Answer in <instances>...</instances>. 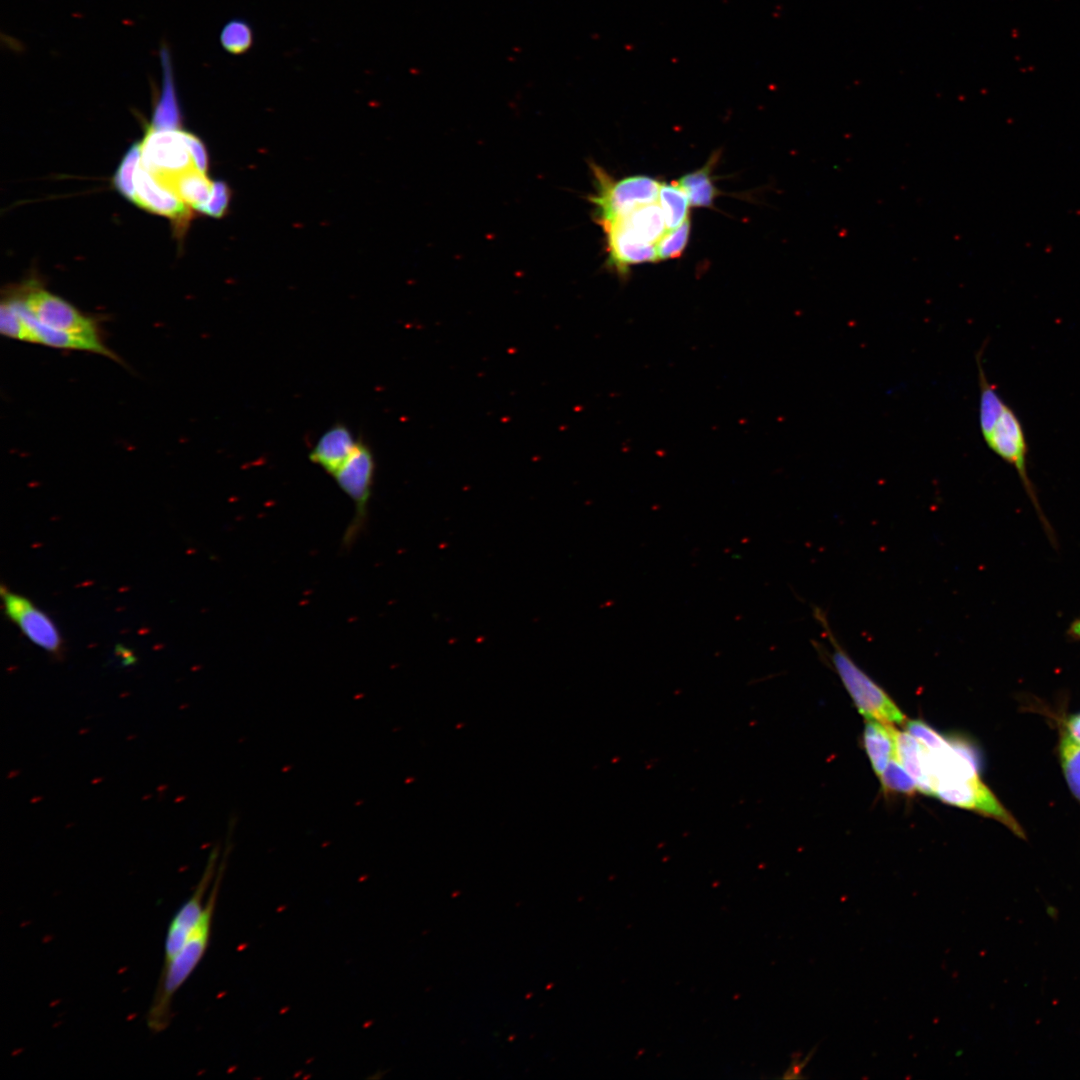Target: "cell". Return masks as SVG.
<instances>
[{"instance_id": "obj_10", "label": "cell", "mask_w": 1080, "mask_h": 1080, "mask_svg": "<svg viewBox=\"0 0 1080 1080\" xmlns=\"http://www.w3.org/2000/svg\"><path fill=\"white\" fill-rule=\"evenodd\" d=\"M141 145V164L154 178L195 167L182 131L149 127Z\"/></svg>"}, {"instance_id": "obj_30", "label": "cell", "mask_w": 1080, "mask_h": 1080, "mask_svg": "<svg viewBox=\"0 0 1080 1080\" xmlns=\"http://www.w3.org/2000/svg\"><path fill=\"white\" fill-rule=\"evenodd\" d=\"M1062 721L1068 732L1080 742V712L1064 716Z\"/></svg>"}, {"instance_id": "obj_14", "label": "cell", "mask_w": 1080, "mask_h": 1080, "mask_svg": "<svg viewBox=\"0 0 1080 1080\" xmlns=\"http://www.w3.org/2000/svg\"><path fill=\"white\" fill-rule=\"evenodd\" d=\"M159 59L162 71V85L154 107L150 127L155 129H177L180 123V110L174 82L171 52L165 42L161 43Z\"/></svg>"}, {"instance_id": "obj_24", "label": "cell", "mask_w": 1080, "mask_h": 1080, "mask_svg": "<svg viewBox=\"0 0 1080 1080\" xmlns=\"http://www.w3.org/2000/svg\"><path fill=\"white\" fill-rule=\"evenodd\" d=\"M880 780L883 789L887 792L912 795L918 790L915 780L905 770L896 757H893L889 761L887 767L880 776Z\"/></svg>"}, {"instance_id": "obj_22", "label": "cell", "mask_w": 1080, "mask_h": 1080, "mask_svg": "<svg viewBox=\"0 0 1080 1080\" xmlns=\"http://www.w3.org/2000/svg\"><path fill=\"white\" fill-rule=\"evenodd\" d=\"M219 41L222 48L233 55L245 53L253 43L250 25L241 19H232L224 24Z\"/></svg>"}, {"instance_id": "obj_25", "label": "cell", "mask_w": 1080, "mask_h": 1080, "mask_svg": "<svg viewBox=\"0 0 1080 1080\" xmlns=\"http://www.w3.org/2000/svg\"><path fill=\"white\" fill-rule=\"evenodd\" d=\"M689 234V220H686L676 229L667 230L655 245L658 260H666L680 256L687 245Z\"/></svg>"}, {"instance_id": "obj_3", "label": "cell", "mask_w": 1080, "mask_h": 1080, "mask_svg": "<svg viewBox=\"0 0 1080 1080\" xmlns=\"http://www.w3.org/2000/svg\"><path fill=\"white\" fill-rule=\"evenodd\" d=\"M814 617L830 645L829 658L859 712L866 719L892 725L905 723L906 717L895 702L852 660L838 642L824 612L816 607Z\"/></svg>"}, {"instance_id": "obj_13", "label": "cell", "mask_w": 1080, "mask_h": 1080, "mask_svg": "<svg viewBox=\"0 0 1080 1080\" xmlns=\"http://www.w3.org/2000/svg\"><path fill=\"white\" fill-rule=\"evenodd\" d=\"M357 442L346 424L334 423L320 436L309 459L333 475L354 451Z\"/></svg>"}, {"instance_id": "obj_6", "label": "cell", "mask_w": 1080, "mask_h": 1080, "mask_svg": "<svg viewBox=\"0 0 1080 1080\" xmlns=\"http://www.w3.org/2000/svg\"><path fill=\"white\" fill-rule=\"evenodd\" d=\"M935 796L952 806L971 810L997 820L1017 837L1026 838L1025 831L1020 823L981 780L980 776L962 780L938 781L935 785Z\"/></svg>"}, {"instance_id": "obj_1", "label": "cell", "mask_w": 1080, "mask_h": 1080, "mask_svg": "<svg viewBox=\"0 0 1080 1080\" xmlns=\"http://www.w3.org/2000/svg\"><path fill=\"white\" fill-rule=\"evenodd\" d=\"M983 351L976 356L979 384V427L988 448L1013 466L1025 488L1027 495L1040 512L1042 522L1048 526L1028 476V443L1026 434L1016 412L999 394L995 385L987 378L982 361Z\"/></svg>"}, {"instance_id": "obj_28", "label": "cell", "mask_w": 1080, "mask_h": 1080, "mask_svg": "<svg viewBox=\"0 0 1080 1080\" xmlns=\"http://www.w3.org/2000/svg\"><path fill=\"white\" fill-rule=\"evenodd\" d=\"M228 203V191L223 183H214L213 190L209 200L199 209V211L208 214L210 216H221Z\"/></svg>"}, {"instance_id": "obj_12", "label": "cell", "mask_w": 1080, "mask_h": 1080, "mask_svg": "<svg viewBox=\"0 0 1080 1080\" xmlns=\"http://www.w3.org/2000/svg\"><path fill=\"white\" fill-rule=\"evenodd\" d=\"M607 241L608 264L619 274L630 265L658 260L656 246L645 243L616 224L602 226Z\"/></svg>"}, {"instance_id": "obj_21", "label": "cell", "mask_w": 1080, "mask_h": 1080, "mask_svg": "<svg viewBox=\"0 0 1080 1080\" xmlns=\"http://www.w3.org/2000/svg\"><path fill=\"white\" fill-rule=\"evenodd\" d=\"M667 230H673L688 220L689 200L678 184H661L658 195Z\"/></svg>"}, {"instance_id": "obj_31", "label": "cell", "mask_w": 1080, "mask_h": 1080, "mask_svg": "<svg viewBox=\"0 0 1080 1080\" xmlns=\"http://www.w3.org/2000/svg\"><path fill=\"white\" fill-rule=\"evenodd\" d=\"M1069 632L1075 639L1080 640V619L1071 625Z\"/></svg>"}, {"instance_id": "obj_29", "label": "cell", "mask_w": 1080, "mask_h": 1080, "mask_svg": "<svg viewBox=\"0 0 1080 1080\" xmlns=\"http://www.w3.org/2000/svg\"><path fill=\"white\" fill-rule=\"evenodd\" d=\"M182 134L195 167L205 173L208 159L204 145L196 136L184 131Z\"/></svg>"}, {"instance_id": "obj_2", "label": "cell", "mask_w": 1080, "mask_h": 1080, "mask_svg": "<svg viewBox=\"0 0 1080 1080\" xmlns=\"http://www.w3.org/2000/svg\"><path fill=\"white\" fill-rule=\"evenodd\" d=\"M229 850V847H228ZM222 857L213 884L209 890L205 910L190 937L176 955L163 963L159 981L146 1015V1023L152 1033L165 1031L172 1020V1002L202 960L211 936L214 910L226 867L227 852Z\"/></svg>"}, {"instance_id": "obj_8", "label": "cell", "mask_w": 1080, "mask_h": 1080, "mask_svg": "<svg viewBox=\"0 0 1080 1080\" xmlns=\"http://www.w3.org/2000/svg\"><path fill=\"white\" fill-rule=\"evenodd\" d=\"M0 595L6 616L28 640L51 655H61V633L46 612L32 600L10 590L4 584L1 585Z\"/></svg>"}, {"instance_id": "obj_11", "label": "cell", "mask_w": 1080, "mask_h": 1080, "mask_svg": "<svg viewBox=\"0 0 1080 1080\" xmlns=\"http://www.w3.org/2000/svg\"><path fill=\"white\" fill-rule=\"evenodd\" d=\"M133 202L145 210L172 219L178 225H184L190 216V207L158 183L141 162L135 175Z\"/></svg>"}, {"instance_id": "obj_16", "label": "cell", "mask_w": 1080, "mask_h": 1080, "mask_svg": "<svg viewBox=\"0 0 1080 1080\" xmlns=\"http://www.w3.org/2000/svg\"><path fill=\"white\" fill-rule=\"evenodd\" d=\"M155 180L173 192L190 208L197 210L209 200L214 184L206 177L204 172L196 167L169 176L155 178Z\"/></svg>"}, {"instance_id": "obj_20", "label": "cell", "mask_w": 1080, "mask_h": 1080, "mask_svg": "<svg viewBox=\"0 0 1080 1080\" xmlns=\"http://www.w3.org/2000/svg\"><path fill=\"white\" fill-rule=\"evenodd\" d=\"M710 163L684 175L677 183L686 193L691 206L711 207L718 194L712 182Z\"/></svg>"}, {"instance_id": "obj_23", "label": "cell", "mask_w": 1080, "mask_h": 1080, "mask_svg": "<svg viewBox=\"0 0 1080 1080\" xmlns=\"http://www.w3.org/2000/svg\"><path fill=\"white\" fill-rule=\"evenodd\" d=\"M141 162V145L135 143L128 150L113 178L114 186L128 200L134 201L135 175Z\"/></svg>"}, {"instance_id": "obj_4", "label": "cell", "mask_w": 1080, "mask_h": 1080, "mask_svg": "<svg viewBox=\"0 0 1080 1080\" xmlns=\"http://www.w3.org/2000/svg\"><path fill=\"white\" fill-rule=\"evenodd\" d=\"M595 193L589 197L599 225L621 218L634 208L657 202L660 183L648 176H630L614 181L601 167L592 164Z\"/></svg>"}, {"instance_id": "obj_7", "label": "cell", "mask_w": 1080, "mask_h": 1080, "mask_svg": "<svg viewBox=\"0 0 1080 1080\" xmlns=\"http://www.w3.org/2000/svg\"><path fill=\"white\" fill-rule=\"evenodd\" d=\"M375 458L371 448L361 439L347 460L333 474L339 488L353 501L355 515L345 539L351 542L365 523L371 497Z\"/></svg>"}, {"instance_id": "obj_26", "label": "cell", "mask_w": 1080, "mask_h": 1080, "mask_svg": "<svg viewBox=\"0 0 1080 1080\" xmlns=\"http://www.w3.org/2000/svg\"><path fill=\"white\" fill-rule=\"evenodd\" d=\"M0 331L3 336L28 342L27 325L8 298L1 302Z\"/></svg>"}, {"instance_id": "obj_19", "label": "cell", "mask_w": 1080, "mask_h": 1080, "mask_svg": "<svg viewBox=\"0 0 1080 1080\" xmlns=\"http://www.w3.org/2000/svg\"><path fill=\"white\" fill-rule=\"evenodd\" d=\"M1057 756L1065 781L1080 803V742L1067 730L1062 719L1058 718Z\"/></svg>"}, {"instance_id": "obj_15", "label": "cell", "mask_w": 1080, "mask_h": 1080, "mask_svg": "<svg viewBox=\"0 0 1080 1080\" xmlns=\"http://www.w3.org/2000/svg\"><path fill=\"white\" fill-rule=\"evenodd\" d=\"M608 224H616L637 239L654 245H656L667 231L664 216L658 201L638 206L625 216L600 226L602 227Z\"/></svg>"}, {"instance_id": "obj_27", "label": "cell", "mask_w": 1080, "mask_h": 1080, "mask_svg": "<svg viewBox=\"0 0 1080 1080\" xmlns=\"http://www.w3.org/2000/svg\"><path fill=\"white\" fill-rule=\"evenodd\" d=\"M905 726L906 730L929 751L942 750L950 745L949 741L922 720L906 721Z\"/></svg>"}, {"instance_id": "obj_5", "label": "cell", "mask_w": 1080, "mask_h": 1080, "mask_svg": "<svg viewBox=\"0 0 1080 1080\" xmlns=\"http://www.w3.org/2000/svg\"><path fill=\"white\" fill-rule=\"evenodd\" d=\"M15 295L38 324L108 348L101 341L95 320L82 314L61 297L32 282L23 286Z\"/></svg>"}, {"instance_id": "obj_18", "label": "cell", "mask_w": 1080, "mask_h": 1080, "mask_svg": "<svg viewBox=\"0 0 1080 1080\" xmlns=\"http://www.w3.org/2000/svg\"><path fill=\"white\" fill-rule=\"evenodd\" d=\"M896 729L892 724L866 719L864 746L876 775L880 777L889 761L896 757Z\"/></svg>"}, {"instance_id": "obj_17", "label": "cell", "mask_w": 1080, "mask_h": 1080, "mask_svg": "<svg viewBox=\"0 0 1080 1080\" xmlns=\"http://www.w3.org/2000/svg\"><path fill=\"white\" fill-rule=\"evenodd\" d=\"M895 745L896 758L915 780L918 791L926 795H935L927 770V749L908 731L896 730Z\"/></svg>"}, {"instance_id": "obj_9", "label": "cell", "mask_w": 1080, "mask_h": 1080, "mask_svg": "<svg viewBox=\"0 0 1080 1080\" xmlns=\"http://www.w3.org/2000/svg\"><path fill=\"white\" fill-rule=\"evenodd\" d=\"M218 857L219 848L216 846L209 854L206 867L192 894L172 917L165 937L163 963L176 955L196 928L206 907L208 890L217 873Z\"/></svg>"}]
</instances>
